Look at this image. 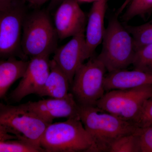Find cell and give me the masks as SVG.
Instances as JSON below:
<instances>
[{"instance_id":"obj_7","label":"cell","mask_w":152,"mask_h":152,"mask_svg":"<svg viewBox=\"0 0 152 152\" xmlns=\"http://www.w3.org/2000/svg\"><path fill=\"white\" fill-rule=\"evenodd\" d=\"M106 71L103 64L94 56L79 68L71 85V93L79 105H96L105 93Z\"/></svg>"},{"instance_id":"obj_19","label":"cell","mask_w":152,"mask_h":152,"mask_svg":"<svg viewBox=\"0 0 152 152\" xmlns=\"http://www.w3.org/2000/svg\"><path fill=\"white\" fill-rule=\"evenodd\" d=\"M132 65L135 69L152 74V43L136 50Z\"/></svg>"},{"instance_id":"obj_11","label":"cell","mask_w":152,"mask_h":152,"mask_svg":"<svg viewBox=\"0 0 152 152\" xmlns=\"http://www.w3.org/2000/svg\"><path fill=\"white\" fill-rule=\"evenodd\" d=\"M28 108L49 124L56 118H80V106L72 93L61 98H52L25 103Z\"/></svg>"},{"instance_id":"obj_4","label":"cell","mask_w":152,"mask_h":152,"mask_svg":"<svg viewBox=\"0 0 152 152\" xmlns=\"http://www.w3.org/2000/svg\"><path fill=\"white\" fill-rule=\"evenodd\" d=\"M40 145L47 152H97L92 139L78 119L49 124Z\"/></svg>"},{"instance_id":"obj_1","label":"cell","mask_w":152,"mask_h":152,"mask_svg":"<svg viewBox=\"0 0 152 152\" xmlns=\"http://www.w3.org/2000/svg\"><path fill=\"white\" fill-rule=\"evenodd\" d=\"M79 106L80 120L92 139L97 152H107L113 142L133 134L138 127L96 106Z\"/></svg>"},{"instance_id":"obj_20","label":"cell","mask_w":152,"mask_h":152,"mask_svg":"<svg viewBox=\"0 0 152 152\" xmlns=\"http://www.w3.org/2000/svg\"><path fill=\"white\" fill-rule=\"evenodd\" d=\"M45 152L40 146L27 141L16 139L0 141V152Z\"/></svg>"},{"instance_id":"obj_6","label":"cell","mask_w":152,"mask_h":152,"mask_svg":"<svg viewBox=\"0 0 152 152\" xmlns=\"http://www.w3.org/2000/svg\"><path fill=\"white\" fill-rule=\"evenodd\" d=\"M152 96V85L107 91L96 104L97 107L137 124L146 101Z\"/></svg>"},{"instance_id":"obj_21","label":"cell","mask_w":152,"mask_h":152,"mask_svg":"<svg viewBox=\"0 0 152 152\" xmlns=\"http://www.w3.org/2000/svg\"><path fill=\"white\" fill-rule=\"evenodd\" d=\"M107 152H140L138 141L135 134L134 132L117 139L110 145Z\"/></svg>"},{"instance_id":"obj_10","label":"cell","mask_w":152,"mask_h":152,"mask_svg":"<svg viewBox=\"0 0 152 152\" xmlns=\"http://www.w3.org/2000/svg\"><path fill=\"white\" fill-rule=\"evenodd\" d=\"M77 0H63L54 16V27L58 38L64 40L85 32L86 14Z\"/></svg>"},{"instance_id":"obj_8","label":"cell","mask_w":152,"mask_h":152,"mask_svg":"<svg viewBox=\"0 0 152 152\" xmlns=\"http://www.w3.org/2000/svg\"><path fill=\"white\" fill-rule=\"evenodd\" d=\"M26 14L23 5L17 1L10 7L0 11V60L27 59L21 45L23 22Z\"/></svg>"},{"instance_id":"obj_18","label":"cell","mask_w":152,"mask_h":152,"mask_svg":"<svg viewBox=\"0 0 152 152\" xmlns=\"http://www.w3.org/2000/svg\"><path fill=\"white\" fill-rule=\"evenodd\" d=\"M124 26L132 37L136 50L152 43V20L139 26Z\"/></svg>"},{"instance_id":"obj_22","label":"cell","mask_w":152,"mask_h":152,"mask_svg":"<svg viewBox=\"0 0 152 152\" xmlns=\"http://www.w3.org/2000/svg\"><path fill=\"white\" fill-rule=\"evenodd\" d=\"M134 133L137 138L140 152H152V126H138Z\"/></svg>"},{"instance_id":"obj_28","label":"cell","mask_w":152,"mask_h":152,"mask_svg":"<svg viewBox=\"0 0 152 152\" xmlns=\"http://www.w3.org/2000/svg\"><path fill=\"white\" fill-rule=\"evenodd\" d=\"M151 126H152V124L151 125Z\"/></svg>"},{"instance_id":"obj_2","label":"cell","mask_w":152,"mask_h":152,"mask_svg":"<svg viewBox=\"0 0 152 152\" xmlns=\"http://www.w3.org/2000/svg\"><path fill=\"white\" fill-rule=\"evenodd\" d=\"M50 124L28 108L0 102V141L23 140L41 146L43 134Z\"/></svg>"},{"instance_id":"obj_15","label":"cell","mask_w":152,"mask_h":152,"mask_svg":"<svg viewBox=\"0 0 152 152\" xmlns=\"http://www.w3.org/2000/svg\"><path fill=\"white\" fill-rule=\"evenodd\" d=\"M50 69L48 78L37 95L52 98L66 97L69 93L71 86L67 77L53 59L50 61Z\"/></svg>"},{"instance_id":"obj_14","label":"cell","mask_w":152,"mask_h":152,"mask_svg":"<svg viewBox=\"0 0 152 152\" xmlns=\"http://www.w3.org/2000/svg\"><path fill=\"white\" fill-rule=\"evenodd\" d=\"M146 85H152V74L135 69L132 71L124 69L108 72L104 80L106 91L134 88Z\"/></svg>"},{"instance_id":"obj_25","label":"cell","mask_w":152,"mask_h":152,"mask_svg":"<svg viewBox=\"0 0 152 152\" xmlns=\"http://www.w3.org/2000/svg\"><path fill=\"white\" fill-rule=\"evenodd\" d=\"M17 0H0V11L10 7Z\"/></svg>"},{"instance_id":"obj_17","label":"cell","mask_w":152,"mask_h":152,"mask_svg":"<svg viewBox=\"0 0 152 152\" xmlns=\"http://www.w3.org/2000/svg\"><path fill=\"white\" fill-rule=\"evenodd\" d=\"M126 7L122 17L124 22H128L135 17H143L152 13V0H125L115 15L118 16Z\"/></svg>"},{"instance_id":"obj_26","label":"cell","mask_w":152,"mask_h":152,"mask_svg":"<svg viewBox=\"0 0 152 152\" xmlns=\"http://www.w3.org/2000/svg\"><path fill=\"white\" fill-rule=\"evenodd\" d=\"M63 0H51L48 7L49 11L54 10L59 5Z\"/></svg>"},{"instance_id":"obj_13","label":"cell","mask_w":152,"mask_h":152,"mask_svg":"<svg viewBox=\"0 0 152 152\" xmlns=\"http://www.w3.org/2000/svg\"><path fill=\"white\" fill-rule=\"evenodd\" d=\"M108 0H96L90 10L86 28V50L88 59L102 43L106 28L104 18Z\"/></svg>"},{"instance_id":"obj_3","label":"cell","mask_w":152,"mask_h":152,"mask_svg":"<svg viewBox=\"0 0 152 152\" xmlns=\"http://www.w3.org/2000/svg\"><path fill=\"white\" fill-rule=\"evenodd\" d=\"M58 39L48 12L36 10L26 14L23 22L21 45L27 58L50 56L57 48Z\"/></svg>"},{"instance_id":"obj_27","label":"cell","mask_w":152,"mask_h":152,"mask_svg":"<svg viewBox=\"0 0 152 152\" xmlns=\"http://www.w3.org/2000/svg\"><path fill=\"white\" fill-rule=\"evenodd\" d=\"M78 2H94L96 0H77Z\"/></svg>"},{"instance_id":"obj_24","label":"cell","mask_w":152,"mask_h":152,"mask_svg":"<svg viewBox=\"0 0 152 152\" xmlns=\"http://www.w3.org/2000/svg\"><path fill=\"white\" fill-rule=\"evenodd\" d=\"M31 7L38 9L43 5L48 0H24Z\"/></svg>"},{"instance_id":"obj_23","label":"cell","mask_w":152,"mask_h":152,"mask_svg":"<svg viewBox=\"0 0 152 152\" xmlns=\"http://www.w3.org/2000/svg\"><path fill=\"white\" fill-rule=\"evenodd\" d=\"M152 124V96L144 104L137 125L139 127H146Z\"/></svg>"},{"instance_id":"obj_12","label":"cell","mask_w":152,"mask_h":152,"mask_svg":"<svg viewBox=\"0 0 152 152\" xmlns=\"http://www.w3.org/2000/svg\"><path fill=\"white\" fill-rule=\"evenodd\" d=\"M54 53L53 59L66 75L72 84L76 72L88 59L85 32L72 37L65 45L56 49Z\"/></svg>"},{"instance_id":"obj_9","label":"cell","mask_w":152,"mask_h":152,"mask_svg":"<svg viewBox=\"0 0 152 152\" xmlns=\"http://www.w3.org/2000/svg\"><path fill=\"white\" fill-rule=\"evenodd\" d=\"M49 57L42 56L30 58L18 85L9 95L10 101L19 102L27 96L37 95L40 91L50 72Z\"/></svg>"},{"instance_id":"obj_16","label":"cell","mask_w":152,"mask_h":152,"mask_svg":"<svg viewBox=\"0 0 152 152\" xmlns=\"http://www.w3.org/2000/svg\"><path fill=\"white\" fill-rule=\"evenodd\" d=\"M28 61L17 58L0 60V99L6 97L10 88L24 74Z\"/></svg>"},{"instance_id":"obj_5","label":"cell","mask_w":152,"mask_h":152,"mask_svg":"<svg viewBox=\"0 0 152 152\" xmlns=\"http://www.w3.org/2000/svg\"><path fill=\"white\" fill-rule=\"evenodd\" d=\"M115 15L109 21L103 39L102 48L97 58L108 72L126 69L132 64L136 49L129 32Z\"/></svg>"}]
</instances>
